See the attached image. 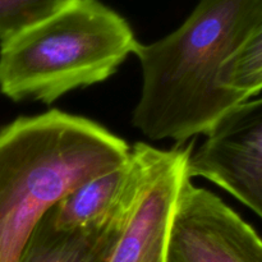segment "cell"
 Wrapping results in <instances>:
<instances>
[{
	"mask_svg": "<svg viewBox=\"0 0 262 262\" xmlns=\"http://www.w3.org/2000/svg\"><path fill=\"white\" fill-rule=\"evenodd\" d=\"M135 178L132 151L119 168L95 177L64 197L46 214L60 230H82L109 222L124 204Z\"/></svg>",
	"mask_w": 262,
	"mask_h": 262,
	"instance_id": "cell-8",
	"label": "cell"
},
{
	"mask_svg": "<svg viewBox=\"0 0 262 262\" xmlns=\"http://www.w3.org/2000/svg\"><path fill=\"white\" fill-rule=\"evenodd\" d=\"M71 0H0V42L58 12Z\"/></svg>",
	"mask_w": 262,
	"mask_h": 262,
	"instance_id": "cell-10",
	"label": "cell"
},
{
	"mask_svg": "<svg viewBox=\"0 0 262 262\" xmlns=\"http://www.w3.org/2000/svg\"><path fill=\"white\" fill-rule=\"evenodd\" d=\"M130 147L99 123L61 110L0 129V262H18L40 220L95 177L122 166Z\"/></svg>",
	"mask_w": 262,
	"mask_h": 262,
	"instance_id": "cell-2",
	"label": "cell"
},
{
	"mask_svg": "<svg viewBox=\"0 0 262 262\" xmlns=\"http://www.w3.org/2000/svg\"><path fill=\"white\" fill-rule=\"evenodd\" d=\"M220 83L243 101L262 91V23L224 64Z\"/></svg>",
	"mask_w": 262,
	"mask_h": 262,
	"instance_id": "cell-9",
	"label": "cell"
},
{
	"mask_svg": "<svg viewBox=\"0 0 262 262\" xmlns=\"http://www.w3.org/2000/svg\"><path fill=\"white\" fill-rule=\"evenodd\" d=\"M128 196L109 222L90 229H56L45 215L26 243L18 262H107L119 235Z\"/></svg>",
	"mask_w": 262,
	"mask_h": 262,
	"instance_id": "cell-7",
	"label": "cell"
},
{
	"mask_svg": "<svg viewBox=\"0 0 262 262\" xmlns=\"http://www.w3.org/2000/svg\"><path fill=\"white\" fill-rule=\"evenodd\" d=\"M138 41L123 15L100 0H71L0 42V92L13 101L50 105L106 81Z\"/></svg>",
	"mask_w": 262,
	"mask_h": 262,
	"instance_id": "cell-3",
	"label": "cell"
},
{
	"mask_svg": "<svg viewBox=\"0 0 262 262\" xmlns=\"http://www.w3.org/2000/svg\"><path fill=\"white\" fill-rule=\"evenodd\" d=\"M166 262H262V238L219 196L187 179L171 223Z\"/></svg>",
	"mask_w": 262,
	"mask_h": 262,
	"instance_id": "cell-6",
	"label": "cell"
},
{
	"mask_svg": "<svg viewBox=\"0 0 262 262\" xmlns=\"http://www.w3.org/2000/svg\"><path fill=\"white\" fill-rule=\"evenodd\" d=\"M192 143L161 150L132 146L135 179L119 235L107 262H166L169 234L182 187L188 176Z\"/></svg>",
	"mask_w": 262,
	"mask_h": 262,
	"instance_id": "cell-4",
	"label": "cell"
},
{
	"mask_svg": "<svg viewBox=\"0 0 262 262\" xmlns=\"http://www.w3.org/2000/svg\"><path fill=\"white\" fill-rule=\"evenodd\" d=\"M189 178H204L227 191L262 219V97L225 113L192 148Z\"/></svg>",
	"mask_w": 262,
	"mask_h": 262,
	"instance_id": "cell-5",
	"label": "cell"
},
{
	"mask_svg": "<svg viewBox=\"0 0 262 262\" xmlns=\"http://www.w3.org/2000/svg\"><path fill=\"white\" fill-rule=\"evenodd\" d=\"M262 23V0H199L177 30L133 55L142 72L132 124L151 141L184 145L206 136L239 96L220 83V73Z\"/></svg>",
	"mask_w": 262,
	"mask_h": 262,
	"instance_id": "cell-1",
	"label": "cell"
}]
</instances>
